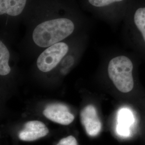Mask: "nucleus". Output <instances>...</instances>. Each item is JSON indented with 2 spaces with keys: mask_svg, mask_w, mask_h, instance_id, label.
<instances>
[{
  "mask_svg": "<svg viewBox=\"0 0 145 145\" xmlns=\"http://www.w3.org/2000/svg\"><path fill=\"white\" fill-rule=\"evenodd\" d=\"M74 30L72 21L61 18L45 21L36 27L32 33L33 42L41 47L51 46L70 36Z\"/></svg>",
  "mask_w": 145,
  "mask_h": 145,
  "instance_id": "nucleus-1",
  "label": "nucleus"
},
{
  "mask_svg": "<svg viewBox=\"0 0 145 145\" xmlns=\"http://www.w3.org/2000/svg\"><path fill=\"white\" fill-rule=\"evenodd\" d=\"M108 71L109 78L120 91L127 93L133 89V63L129 57L119 56L113 58L109 62Z\"/></svg>",
  "mask_w": 145,
  "mask_h": 145,
  "instance_id": "nucleus-2",
  "label": "nucleus"
},
{
  "mask_svg": "<svg viewBox=\"0 0 145 145\" xmlns=\"http://www.w3.org/2000/svg\"><path fill=\"white\" fill-rule=\"evenodd\" d=\"M68 51V46L63 42H59L48 47L38 58L37 67L42 72L52 71L66 55Z\"/></svg>",
  "mask_w": 145,
  "mask_h": 145,
  "instance_id": "nucleus-3",
  "label": "nucleus"
},
{
  "mask_svg": "<svg viewBox=\"0 0 145 145\" xmlns=\"http://www.w3.org/2000/svg\"><path fill=\"white\" fill-rule=\"evenodd\" d=\"M80 120L87 134L90 137H96L101 132L102 127L97 110L93 105H88L80 112Z\"/></svg>",
  "mask_w": 145,
  "mask_h": 145,
  "instance_id": "nucleus-4",
  "label": "nucleus"
},
{
  "mask_svg": "<svg viewBox=\"0 0 145 145\" xmlns=\"http://www.w3.org/2000/svg\"><path fill=\"white\" fill-rule=\"evenodd\" d=\"M43 114L47 119L62 125L71 124L75 118L67 106L61 103L47 105L43 111Z\"/></svg>",
  "mask_w": 145,
  "mask_h": 145,
  "instance_id": "nucleus-5",
  "label": "nucleus"
},
{
  "mask_svg": "<svg viewBox=\"0 0 145 145\" xmlns=\"http://www.w3.org/2000/svg\"><path fill=\"white\" fill-rule=\"evenodd\" d=\"M48 133L49 130L42 122L31 120L25 123L18 133V138L24 141H33L46 136Z\"/></svg>",
  "mask_w": 145,
  "mask_h": 145,
  "instance_id": "nucleus-6",
  "label": "nucleus"
},
{
  "mask_svg": "<svg viewBox=\"0 0 145 145\" xmlns=\"http://www.w3.org/2000/svg\"><path fill=\"white\" fill-rule=\"evenodd\" d=\"M117 132L119 136L127 137L131 133V127L134 124L135 118L130 109L122 108L118 113Z\"/></svg>",
  "mask_w": 145,
  "mask_h": 145,
  "instance_id": "nucleus-7",
  "label": "nucleus"
},
{
  "mask_svg": "<svg viewBox=\"0 0 145 145\" xmlns=\"http://www.w3.org/2000/svg\"><path fill=\"white\" fill-rule=\"evenodd\" d=\"M26 3V0H0V15H19L24 10Z\"/></svg>",
  "mask_w": 145,
  "mask_h": 145,
  "instance_id": "nucleus-8",
  "label": "nucleus"
},
{
  "mask_svg": "<svg viewBox=\"0 0 145 145\" xmlns=\"http://www.w3.org/2000/svg\"><path fill=\"white\" fill-rule=\"evenodd\" d=\"M10 58V53L2 41L0 42V75L5 76L9 74L11 68L8 62Z\"/></svg>",
  "mask_w": 145,
  "mask_h": 145,
  "instance_id": "nucleus-9",
  "label": "nucleus"
},
{
  "mask_svg": "<svg viewBox=\"0 0 145 145\" xmlns=\"http://www.w3.org/2000/svg\"><path fill=\"white\" fill-rule=\"evenodd\" d=\"M134 20L135 25L141 32L145 42V8H140L135 11Z\"/></svg>",
  "mask_w": 145,
  "mask_h": 145,
  "instance_id": "nucleus-10",
  "label": "nucleus"
},
{
  "mask_svg": "<svg viewBox=\"0 0 145 145\" xmlns=\"http://www.w3.org/2000/svg\"><path fill=\"white\" fill-rule=\"evenodd\" d=\"M89 2L95 7H102L109 5L114 2L122 1L123 0H88Z\"/></svg>",
  "mask_w": 145,
  "mask_h": 145,
  "instance_id": "nucleus-11",
  "label": "nucleus"
},
{
  "mask_svg": "<svg viewBox=\"0 0 145 145\" xmlns=\"http://www.w3.org/2000/svg\"><path fill=\"white\" fill-rule=\"evenodd\" d=\"M57 145H78L77 140L74 137L69 135L59 141Z\"/></svg>",
  "mask_w": 145,
  "mask_h": 145,
  "instance_id": "nucleus-12",
  "label": "nucleus"
}]
</instances>
